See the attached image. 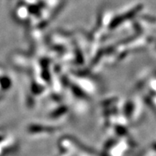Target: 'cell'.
Masks as SVG:
<instances>
[{
  "instance_id": "6da1fadb",
  "label": "cell",
  "mask_w": 156,
  "mask_h": 156,
  "mask_svg": "<svg viewBox=\"0 0 156 156\" xmlns=\"http://www.w3.org/2000/svg\"><path fill=\"white\" fill-rule=\"evenodd\" d=\"M10 85H11V83H10V80L9 78L2 77L0 79V86H1L2 89H8V88H10Z\"/></svg>"
}]
</instances>
